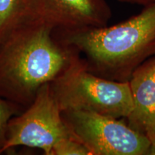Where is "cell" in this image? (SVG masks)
Wrapping results in <instances>:
<instances>
[{"mask_svg":"<svg viewBox=\"0 0 155 155\" xmlns=\"http://www.w3.org/2000/svg\"><path fill=\"white\" fill-rule=\"evenodd\" d=\"M29 17L55 31H75L108 25L111 9L106 0H28Z\"/></svg>","mask_w":155,"mask_h":155,"instance_id":"6","label":"cell"},{"mask_svg":"<svg viewBox=\"0 0 155 155\" xmlns=\"http://www.w3.org/2000/svg\"><path fill=\"white\" fill-rule=\"evenodd\" d=\"M50 155H91V152L83 143L71 136L58 141Z\"/></svg>","mask_w":155,"mask_h":155,"instance_id":"10","label":"cell"},{"mask_svg":"<svg viewBox=\"0 0 155 155\" xmlns=\"http://www.w3.org/2000/svg\"><path fill=\"white\" fill-rule=\"evenodd\" d=\"M73 136L64 121L50 83L38 91L33 102L24 113L9 121L2 153L17 147L40 149L50 155L61 139Z\"/></svg>","mask_w":155,"mask_h":155,"instance_id":"5","label":"cell"},{"mask_svg":"<svg viewBox=\"0 0 155 155\" xmlns=\"http://www.w3.org/2000/svg\"><path fill=\"white\" fill-rule=\"evenodd\" d=\"M62 116L70 131L91 155H154L150 141L119 119L93 111L68 110Z\"/></svg>","mask_w":155,"mask_h":155,"instance_id":"4","label":"cell"},{"mask_svg":"<svg viewBox=\"0 0 155 155\" xmlns=\"http://www.w3.org/2000/svg\"><path fill=\"white\" fill-rule=\"evenodd\" d=\"M145 135H146V137L148 138L152 147L155 150V124L147 131Z\"/></svg>","mask_w":155,"mask_h":155,"instance_id":"12","label":"cell"},{"mask_svg":"<svg viewBox=\"0 0 155 155\" xmlns=\"http://www.w3.org/2000/svg\"><path fill=\"white\" fill-rule=\"evenodd\" d=\"M19 106L0 96V154L7 140V127L9 121L16 114H20Z\"/></svg>","mask_w":155,"mask_h":155,"instance_id":"9","label":"cell"},{"mask_svg":"<svg viewBox=\"0 0 155 155\" xmlns=\"http://www.w3.org/2000/svg\"><path fill=\"white\" fill-rule=\"evenodd\" d=\"M132 108L127 124L143 134L155 124V57L136 69L129 81Z\"/></svg>","mask_w":155,"mask_h":155,"instance_id":"7","label":"cell"},{"mask_svg":"<svg viewBox=\"0 0 155 155\" xmlns=\"http://www.w3.org/2000/svg\"><path fill=\"white\" fill-rule=\"evenodd\" d=\"M28 18V0H0V43Z\"/></svg>","mask_w":155,"mask_h":155,"instance_id":"8","label":"cell"},{"mask_svg":"<svg viewBox=\"0 0 155 155\" xmlns=\"http://www.w3.org/2000/svg\"><path fill=\"white\" fill-rule=\"evenodd\" d=\"M121 3L131 4V5H138L141 6H146L147 5L154 2L155 0H119Z\"/></svg>","mask_w":155,"mask_h":155,"instance_id":"11","label":"cell"},{"mask_svg":"<svg viewBox=\"0 0 155 155\" xmlns=\"http://www.w3.org/2000/svg\"><path fill=\"white\" fill-rule=\"evenodd\" d=\"M61 43L73 48L88 68L104 78L128 82L147 60L155 57V2L139 14L112 26L55 31Z\"/></svg>","mask_w":155,"mask_h":155,"instance_id":"2","label":"cell"},{"mask_svg":"<svg viewBox=\"0 0 155 155\" xmlns=\"http://www.w3.org/2000/svg\"><path fill=\"white\" fill-rule=\"evenodd\" d=\"M50 84L61 112L83 110L120 119H127L132 108L129 81L95 74L78 53L65 71Z\"/></svg>","mask_w":155,"mask_h":155,"instance_id":"3","label":"cell"},{"mask_svg":"<svg viewBox=\"0 0 155 155\" xmlns=\"http://www.w3.org/2000/svg\"><path fill=\"white\" fill-rule=\"evenodd\" d=\"M76 54L55 38L50 25L27 19L0 43V96L28 107L40 88L61 75Z\"/></svg>","mask_w":155,"mask_h":155,"instance_id":"1","label":"cell"}]
</instances>
